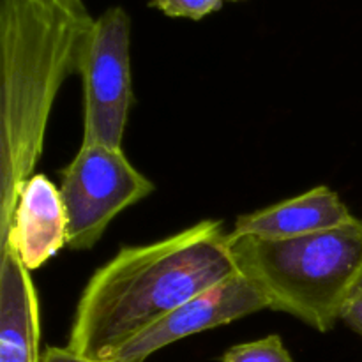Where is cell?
I'll use <instances>...</instances> for the list:
<instances>
[{"mask_svg": "<svg viewBox=\"0 0 362 362\" xmlns=\"http://www.w3.org/2000/svg\"><path fill=\"white\" fill-rule=\"evenodd\" d=\"M232 2H235V0H232Z\"/></svg>", "mask_w": 362, "mask_h": 362, "instance_id": "cell-14", "label": "cell"}, {"mask_svg": "<svg viewBox=\"0 0 362 362\" xmlns=\"http://www.w3.org/2000/svg\"><path fill=\"white\" fill-rule=\"evenodd\" d=\"M85 0H0V240L45 151L64 81L94 25Z\"/></svg>", "mask_w": 362, "mask_h": 362, "instance_id": "cell-2", "label": "cell"}, {"mask_svg": "<svg viewBox=\"0 0 362 362\" xmlns=\"http://www.w3.org/2000/svg\"><path fill=\"white\" fill-rule=\"evenodd\" d=\"M13 247L28 271L42 267L67 246V216L62 194L42 173H34L21 187L13 225L0 246Z\"/></svg>", "mask_w": 362, "mask_h": 362, "instance_id": "cell-7", "label": "cell"}, {"mask_svg": "<svg viewBox=\"0 0 362 362\" xmlns=\"http://www.w3.org/2000/svg\"><path fill=\"white\" fill-rule=\"evenodd\" d=\"M83 136L81 144L122 148L133 105L131 18L120 6L95 18L81 52Z\"/></svg>", "mask_w": 362, "mask_h": 362, "instance_id": "cell-5", "label": "cell"}, {"mask_svg": "<svg viewBox=\"0 0 362 362\" xmlns=\"http://www.w3.org/2000/svg\"><path fill=\"white\" fill-rule=\"evenodd\" d=\"M41 310L30 271L0 246V362H39Z\"/></svg>", "mask_w": 362, "mask_h": 362, "instance_id": "cell-9", "label": "cell"}, {"mask_svg": "<svg viewBox=\"0 0 362 362\" xmlns=\"http://www.w3.org/2000/svg\"><path fill=\"white\" fill-rule=\"evenodd\" d=\"M223 2L225 0H148L151 7L161 11L165 16L187 18L194 21L221 9Z\"/></svg>", "mask_w": 362, "mask_h": 362, "instance_id": "cell-11", "label": "cell"}, {"mask_svg": "<svg viewBox=\"0 0 362 362\" xmlns=\"http://www.w3.org/2000/svg\"><path fill=\"white\" fill-rule=\"evenodd\" d=\"M221 362H293L278 334L235 345L223 354Z\"/></svg>", "mask_w": 362, "mask_h": 362, "instance_id": "cell-10", "label": "cell"}, {"mask_svg": "<svg viewBox=\"0 0 362 362\" xmlns=\"http://www.w3.org/2000/svg\"><path fill=\"white\" fill-rule=\"evenodd\" d=\"M354 219L356 216L336 191L327 186H318L299 197L239 216L228 232V239H293L343 226Z\"/></svg>", "mask_w": 362, "mask_h": 362, "instance_id": "cell-8", "label": "cell"}, {"mask_svg": "<svg viewBox=\"0 0 362 362\" xmlns=\"http://www.w3.org/2000/svg\"><path fill=\"white\" fill-rule=\"evenodd\" d=\"M269 310L260 290L240 272L191 297L163 320L122 346L110 361H144L172 343L228 325L247 315Z\"/></svg>", "mask_w": 362, "mask_h": 362, "instance_id": "cell-6", "label": "cell"}, {"mask_svg": "<svg viewBox=\"0 0 362 362\" xmlns=\"http://www.w3.org/2000/svg\"><path fill=\"white\" fill-rule=\"evenodd\" d=\"M237 272L228 232L218 219L120 247L85 285L66 346L87 359L110 361L180 304Z\"/></svg>", "mask_w": 362, "mask_h": 362, "instance_id": "cell-1", "label": "cell"}, {"mask_svg": "<svg viewBox=\"0 0 362 362\" xmlns=\"http://www.w3.org/2000/svg\"><path fill=\"white\" fill-rule=\"evenodd\" d=\"M228 243L237 271L260 290L269 310L292 315L318 332L336 327L362 281L359 218L293 239Z\"/></svg>", "mask_w": 362, "mask_h": 362, "instance_id": "cell-3", "label": "cell"}, {"mask_svg": "<svg viewBox=\"0 0 362 362\" xmlns=\"http://www.w3.org/2000/svg\"><path fill=\"white\" fill-rule=\"evenodd\" d=\"M341 322H345L354 332H357L362 338V281L346 303L341 315Z\"/></svg>", "mask_w": 362, "mask_h": 362, "instance_id": "cell-12", "label": "cell"}, {"mask_svg": "<svg viewBox=\"0 0 362 362\" xmlns=\"http://www.w3.org/2000/svg\"><path fill=\"white\" fill-rule=\"evenodd\" d=\"M39 362H144V361H94L81 357L69 350L67 346H48L45 352L41 354V361Z\"/></svg>", "mask_w": 362, "mask_h": 362, "instance_id": "cell-13", "label": "cell"}, {"mask_svg": "<svg viewBox=\"0 0 362 362\" xmlns=\"http://www.w3.org/2000/svg\"><path fill=\"white\" fill-rule=\"evenodd\" d=\"M59 189L67 216V247L88 251L120 212L145 200L156 186L122 148L81 144L60 173Z\"/></svg>", "mask_w": 362, "mask_h": 362, "instance_id": "cell-4", "label": "cell"}]
</instances>
